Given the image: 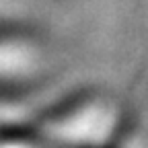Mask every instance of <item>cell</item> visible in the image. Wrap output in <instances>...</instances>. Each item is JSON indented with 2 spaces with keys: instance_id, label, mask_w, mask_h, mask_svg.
<instances>
[{
  "instance_id": "1",
  "label": "cell",
  "mask_w": 148,
  "mask_h": 148,
  "mask_svg": "<svg viewBox=\"0 0 148 148\" xmlns=\"http://www.w3.org/2000/svg\"><path fill=\"white\" fill-rule=\"evenodd\" d=\"M127 132H130V125L121 121V123L117 125V130L113 132V136H111V138L105 142V146H103V148H121V146H123V142H125Z\"/></svg>"
}]
</instances>
